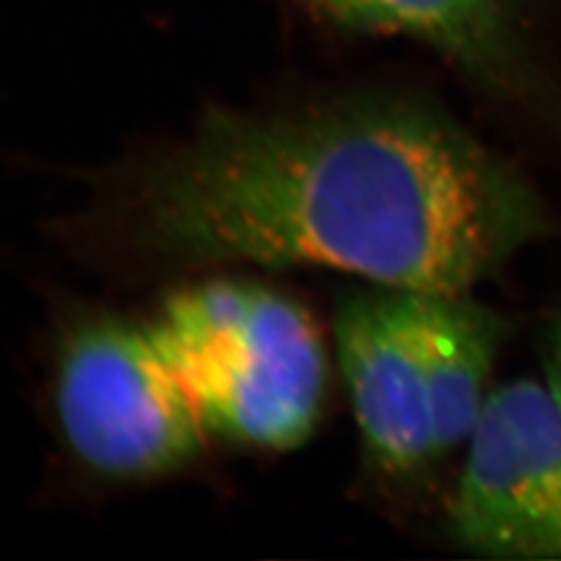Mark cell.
I'll use <instances>...</instances> for the list:
<instances>
[{
    "label": "cell",
    "instance_id": "5",
    "mask_svg": "<svg viewBox=\"0 0 561 561\" xmlns=\"http://www.w3.org/2000/svg\"><path fill=\"white\" fill-rule=\"evenodd\" d=\"M347 36H400L447 62L484 99L561 146V73L535 32L528 0H300Z\"/></svg>",
    "mask_w": 561,
    "mask_h": 561
},
{
    "label": "cell",
    "instance_id": "8",
    "mask_svg": "<svg viewBox=\"0 0 561 561\" xmlns=\"http://www.w3.org/2000/svg\"><path fill=\"white\" fill-rule=\"evenodd\" d=\"M547 387L561 408V317L556 322L549 340V358H547Z\"/></svg>",
    "mask_w": 561,
    "mask_h": 561
},
{
    "label": "cell",
    "instance_id": "6",
    "mask_svg": "<svg viewBox=\"0 0 561 561\" xmlns=\"http://www.w3.org/2000/svg\"><path fill=\"white\" fill-rule=\"evenodd\" d=\"M335 345L362 439L389 474L437 458L416 347V294L356 289L335 310Z\"/></svg>",
    "mask_w": 561,
    "mask_h": 561
},
{
    "label": "cell",
    "instance_id": "2",
    "mask_svg": "<svg viewBox=\"0 0 561 561\" xmlns=\"http://www.w3.org/2000/svg\"><path fill=\"white\" fill-rule=\"evenodd\" d=\"M146 329L208 433L298 447L321 414L327 360L300 304L243 280H213L162 304Z\"/></svg>",
    "mask_w": 561,
    "mask_h": 561
},
{
    "label": "cell",
    "instance_id": "1",
    "mask_svg": "<svg viewBox=\"0 0 561 561\" xmlns=\"http://www.w3.org/2000/svg\"><path fill=\"white\" fill-rule=\"evenodd\" d=\"M138 227L173 261L463 294L551 222L533 185L442 104L362 88L204 115L146 167Z\"/></svg>",
    "mask_w": 561,
    "mask_h": 561
},
{
    "label": "cell",
    "instance_id": "3",
    "mask_svg": "<svg viewBox=\"0 0 561 561\" xmlns=\"http://www.w3.org/2000/svg\"><path fill=\"white\" fill-rule=\"evenodd\" d=\"M57 410L76 456L111 477H150L201 454L206 426L146 324L88 322L60 354Z\"/></svg>",
    "mask_w": 561,
    "mask_h": 561
},
{
    "label": "cell",
    "instance_id": "7",
    "mask_svg": "<svg viewBox=\"0 0 561 561\" xmlns=\"http://www.w3.org/2000/svg\"><path fill=\"white\" fill-rule=\"evenodd\" d=\"M502 340V317L470 291L416 294V347L437 456L468 442Z\"/></svg>",
    "mask_w": 561,
    "mask_h": 561
},
{
    "label": "cell",
    "instance_id": "4",
    "mask_svg": "<svg viewBox=\"0 0 561 561\" xmlns=\"http://www.w3.org/2000/svg\"><path fill=\"white\" fill-rule=\"evenodd\" d=\"M466 443L451 539L484 558L561 561V408L549 387L491 391Z\"/></svg>",
    "mask_w": 561,
    "mask_h": 561
}]
</instances>
